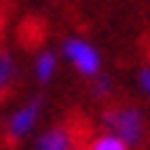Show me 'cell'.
<instances>
[{"instance_id":"obj_3","label":"cell","mask_w":150,"mask_h":150,"mask_svg":"<svg viewBox=\"0 0 150 150\" xmlns=\"http://www.w3.org/2000/svg\"><path fill=\"white\" fill-rule=\"evenodd\" d=\"M39 114H42L39 100H31V103H25V106H20L8 117V136L11 139H25V136H31L33 131H36Z\"/></svg>"},{"instance_id":"obj_1","label":"cell","mask_w":150,"mask_h":150,"mask_svg":"<svg viewBox=\"0 0 150 150\" xmlns=\"http://www.w3.org/2000/svg\"><path fill=\"white\" fill-rule=\"evenodd\" d=\"M64 59L75 67V72L86 75V78H97L100 75V64H103L100 53H97V47L92 42H86L81 36L64 39Z\"/></svg>"},{"instance_id":"obj_7","label":"cell","mask_w":150,"mask_h":150,"mask_svg":"<svg viewBox=\"0 0 150 150\" xmlns=\"http://www.w3.org/2000/svg\"><path fill=\"white\" fill-rule=\"evenodd\" d=\"M11 78H14V61L11 56H0V92L11 83Z\"/></svg>"},{"instance_id":"obj_8","label":"cell","mask_w":150,"mask_h":150,"mask_svg":"<svg viewBox=\"0 0 150 150\" xmlns=\"http://www.w3.org/2000/svg\"><path fill=\"white\" fill-rule=\"evenodd\" d=\"M139 83H142V89H145L147 95H150V67H147V70H142V72H139Z\"/></svg>"},{"instance_id":"obj_4","label":"cell","mask_w":150,"mask_h":150,"mask_svg":"<svg viewBox=\"0 0 150 150\" xmlns=\"http://www.w3.org/2000/svg\"><path fill=\"white\" fill-rule=\"evenodd\" d=\"M36 150H75V136L67 128L56 125L36 136Z\"/></svg>"},{"instance_id":"obj_2","label":"cell","mask_w":150,"mask_h":150,"mask_svg":"<svg viewBox=\"0 0 150 150\" xmlns=\"http://www.w3.org/2000/svg\"><path fill=\"white\" fill-rule=\"evenodd\" d=\"M106 125H108V134H117L128 145H136L145 134V120H142L139 108H134V106H120L114 111H108Z\"/></svg>"},{"instance_id":"obj_5","label":"cell","mask_w":150,"mask_h":150,"mask_svg":"<svg viewBox=\"0 0 150 150\" xmlns=\"http://www.w3.org/2000/svg\"><path fill=\"white\" fill-rule=\"evenodd\" d=\"M56 70H59V56H56L53 50H42V53L36 56V61H33V75H36V81L39 83L53 81Z\"/></svg>"},{"instance_id":"obj_6","label":"cell","mask_w":150,"mask_h":150,"mask_svg":"<svg viewBox=\"0 0 150 150\" xmlns=\"http://www.w3.org/2000/svg\"><path fill=\"white\" fill-rule=\"evenodd\" d=\"M86 150H131V145L125 139H120L117 134H97L89 139V145H86Z\"/></svg>"}]
</instances>
